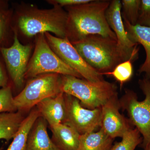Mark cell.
I'll return each mask as SVG.
<instances>
[{
    "instance_id": "obj_1",
    "label": "cell",
    "mask_w": 150,
    "mask_h": 150,
    "mask_svg": "<svg viewBox=\"0 0 150 150\" xmlns=\"http://www.w3.org/2000/svg\"><path fill=\"white\" fill-rule=\"evenodd\" d=\"M110 2L92 0L87 4L66 7L68 13L67 38L70 42L78 41L92 35L116 40L105 16Z\"/></svg>"
},
{
    "instance_id": "obj_2",
    "label": "cell",
    "mask_w": 150,
    "mask_h": 150,
    "mask_svg": "<svg viewBox=\"0 0 150 150\" xmlns=\"http://www.w3.org/2000/svg\"><path fill=\"white\" fill-rule=\"evenodd\" d=\"M71 43L83 60L103 76L123 62L114 39L92 35Z\"/></svg>"
},
{
    "instance_id": "obj_3",
    "label": "cell",
    "mask_w": 150,
    "mask_h": 150,
    "mask_svg": "<svg viewBox=\"0 0 150 150\" xmlns=\"http://www.w3.org/2000/svg\"><path fill=\"white\" fill-rule=\"evenodd\" d=\"M54 5V8L50 9H31L19 14L17 27L28 37L51 32L56 37L67 38L68 13L62 7Z\"/></svg>"
},
{
    "instance_id": "obj_4",
    "label": "cell",
    "mask_w": 150,
    "mask_h": 150,
    "mask_svg": "<svg viewBox=\"0 0 150 150\" xmlns=\"http://www.w3.org/2000/svg\"><path fill=\"white\" fill-rule=\"evenodd\" d=\"M61 88L62 92L74 97L82 106L89 109L101 107L118 95L114 83L105 80L92 82L68 75H61Z\"/></svg>"
},
{
    "instance_id": "obj_5",
    "label": "cell",
    "mask_w": 150,
    "mask_h": 150,
    "mask_svg": "<svg viewBox=\"0 0 150 150\" xmlns=\"http://www.w3.org/2000/svg\"><path fill=\"white\" fill-rule=\"evenodd\" d=\"M139 84L145 95L144 100L139 101L135 92L126 89L119 102L121 109L127 111L131 125L142 135L141 147L145 149L150 144V79H141Z\"/></svg>"
},
{
    "instance_id": "obj_6",
    "label": "cell",
    "mask_w": 150,
    "mask_h": 150,
    "mask_svg": "<svg viewBox=\"0 0 150 150\" xmlns=\"http://www.w3.org/2000/svg\"><path fill=\"white\" fill-rule=\"evenodd\" d=\"M31 79L23 90L14 97L17 111H29L43 100L62 92L61 75L43 74Z\"/></svg>"
},
{
    "instance_id": "obj_7",
    "label": "cell",
    "mask_w": 150,
    "mask_h": 150,
    "mask_svg": "<svg viewBox=\"0 0 150 150\" xmlns=\"http://www.w3.org/2000/svg\"><path fill=\"white\" fill-rule=\"evenodd\" d=\"M46 74L82 78L54 53L48 44L44 33H40L38 35L34 53L28 62L25 78H34Z\"/></svg>"
},
{
    "instance_id": "obj_8",
    "label": "cell",
    "mask_w": 150,
    "mask_h": 150,
    "mask_svg": "<svg viewBox=\"0 0 150 150\" xmlns=\"http://www.w3.org/2000/svg\"><path fill=\"white\" fill-rule=\"evenodd\" d=\"M44 34L54 53L83 79L92 82L104 80L103 75L93 69L83 60L67 38H60L49 33Z\"/></svg>"
},
{
    "instance_id": "obj_9",
    "label": "cell",
    "mask_w": 150,
    "mask_h": 150,
    "mask_svg": "<svg viewBox=\"0 0 150 150\" xmlns=\"http://www.w3.org/2000/svg\"><path fill=\"white\" fill-rule=\"evenodd\" d=\"M13 42L8 47H0L6 69L13 85L15 88L22 87L28 60L31 51L29 44L23 45L18 40V33L13 30Z\"/></svg>"
},
{
    "instance_id": "obj_10",
    "label": "cell",
    "mask_w": 150,
    "mask_h": 150,
    "mask_svg": "<svg viewBox=\"0 0 150 150\" xmlns=\"http://www.w3.org/2000/svg\"><path fill=\"white\" fill-rule=\"evenodd\" d=\"M64 97L66 115L63 123L72 127L80 135L100 128L101 107L87 109L82 106L74 97L65 93Z\"/></svg>"
},
{
    "instance_id": "obj_11",
    "label": "cell",
    "mask_w": 150,
    "mask_h": 150,
    "mask_svg": "<svg viewBox=\"0 0 150 150\" xmlns=\"http://www.w3.org/2000/svg\"><path fill=\"white\" fill-rule=\"evenodd\" d=\"M105 16L108 23L116 36L118 50L122 62H135L139 58V45L132 42L128 36L121 14V1H110Z\"/></svg>"
},
{
    "instance_id": "obj_12",
    "label": "cell",
    "mask_w": 150,
    "mask_h": 150,
    "mask_svg": "<svg viewBox=\"0 0 150 150\" xmlns=\"http://www.w3.org/2000/svg\"><path fill=\"white\" fill-rule=\"evenodd\" d=\"M121 108L118 95L110 98L101 107L100 129L113 139L116 137L121 138L132 128L129 119L119 112Z\"/></svg>"
},
{
    "instance_id": "obj_13",
    "label": "cell",
    "mask_w": 150,
    "mask_h": 150,
    "mask_svg": "<svg viewBox=\"0 0 150 150\" xmlns=\"http://www.w3.org/2000/svg\"><path fill=\"white\" fill-rule=\"evenodd\" d=\"M36 108L40 116L46 120L50 127L64 122L66 108L64 93L43 100L37 105Z\"/></svg>"
},
{
    "instance_id": "obj_14",
    "label": "cell",
    "mask_w": 150,
    "mask_h": 150,
    "mask_svg": "<svg viewBox=\"0 0 150 150\" xmlns=\"http://www.w3.org/2000/svg\"><path fill=\"white\" fill-rule=\"evenodd\" d=\"M123 19L129 39L138 45L141 44L146 52V59L139 68L138 73L144 74L145 77L150 79V27L138 24L132 25L125 19Z\"/></svg>"
},
{
    "instance_id": "obj_15",
    "label": "cell",
    "mask_w": 150,
    "mask_h": 150,
    "mask_svg": "<svg viewBox=\"0 0 150 150\" xmlns=\"http://www.w3.org/2000/svg\"><path fill=\"white\" fill-rule=\"evenodd\" d=\"M47 127L46 120L38 117L28 135L26 150H61L50 139Z\"/></svg>"
},
{
    "instance_id": "obj_16",
    "label": "cell",
    "mask_w": 150,
    "mask_h": 150,
    "mask_svg": "<svg viewBox=\"0 0 150 150\" xmlns=\"http://www.w3.org/2000/svg\"><path fill=\"white\" fill-rule=\"evenodd\" d=\"M52 139L61 150H78L81 135L76 130L64 123L50 127Z\"/></svg>"
},
{
    "instance_id": "obj_17",
    "label": "cell",
    "mask_w": 150,
    "mask_h": 150,
    "mask_svg": "<svg viewBox=\"0 0 150 150\" xmlns=\"http://www.w3.org/2000/svg\"><path fill=\"white\" fill-rule=\"evenodd\" d=\"M113 140L100 129L82 134L78 150H110Z\"/></svg>"
},
{
    "instance_id": "obj_18",
    "label": "cell",
    "mask_w": 150,
    "mask_h": 150,
    "mask_svg": "<svg viewBox=\"0 0 150 150\" xmlns=\"http://www.w3.org/2000/svg\"><path fill=\"white\" fill-rule=\"evenodd\" d=\"M40 116L37 108L30 110L26 117L22 122L13 140L6 150H26L28 135L35 121Z\"/></svg>"
},
{
    "instance_id": "obj_19",
    "label": "cell",
    "mask_w": 150,
    "mask_h": 150,
    "mask_svg": "<svg viewBox=\"0 0 150 150\" xmlns=\"http://www.w3.org/2000/svg\"><path fill=\"white\" fill-rule=\"evenodd\" d=\"M24 118L20 111L0 113V139H13Z\"/></svg>"
},
{
    "instance_id": "obj_20",
    "label": "cell",
    "mask_w": 150,
    "mask_h": 150,
    "mask_svg": "<svg viewBox=\"0 0 150 150\" xmlns=\"http://www.w3.org/2000/svg\"><path fill=\"white\" fill-rule=\"evenodd\" d=\"M121 138V142L115 143L110 150H134L143 141L142 135L135 128L129 129Z\"/></svg>"
},
{
    "instance_id": "obj_21",
    "label": "cell",
    "mask_w": 150,
    "mask_h": 150,
    "mask_svg": "<svg viewBox=\"0 0 150 150\" xmlns=\"http://www.w3.org/2000/svg\"><path fill=\"white\" fill-rule=\"evenodd\" d=\"M12 21L11 11H0V47H9L11 31L13 30Z\"/></svg>"
},
{
    "instance_id": "obj_22",
    "label": "cell",
    "mask_w": 150,
    "mask_h": 150,
    "mask_svg": "<svg viewBox=\"0 0 150 150\" xmlns=\"http://www.w3.org/2000/svg\"><path fill=\"white\" fill-rule=\"evenodd\" d=\"M133 74L134 69L132 62L130 61H126L118 64L112 71L103 75L112 76L120 83L121 87L124 83L131 79Z\"/></svg>"
},
{
    "instance_id": "obj_23",
    "label": "cell",
    "mask_w": 150,
    "mask_h": 150,
    "mask_svg": "<svg viewBox=\"0 0 150 150\" xmlns=\"http://www.w3.org/2000/svg\"><path fill=\"white\" fill-rule=\"evenodd\" d=\"M141 0H122L121 1L122 18L132 25L137 24L139 15Z\"/></svg>"
},
{
    "instance_id": "obj_24",
    "label": "cell",
    "mask_w": 150,
    "mask_h": 150,
    "mask_svg": "<svg viewBox=\"0 0 150 150\" xmlns=\"http://www.w3.org/2000/svg\"><path fill=\"white\" fill-rule=\"evenodd\" d=\"M17 111L11 85L0 88V113Z\"/></svg>"
},
{
    "instance_id": "obj_25",
    "label": "cell",
    "mask_w": 150,
    "mask_h": 150,
    "mask_svg": "<svg viewBox=\"0 0 150 150\" xmlns=\"http://www.w3.org/2000/svg\"><path fill=\"white\" fill-rule=\"evenodd\" d=\"M137 24L150 27V0H141L139 15Z\"/></svg>"
},
{
    "instance_id": "obj_26",
    "label": "cell",
    "mask_w": 150,
    "mask_h": 150,
    "mask_svg": "<svg viewBox=\"0 0 150 150\" xmlns=\"http://www.w3.org/2000/svg\"><path fill=\"white\" fill-rule=\"evenodd\" d=\"M92 1V0H55L49 1V2L58 5L62 7L63 6H71L87 4Z\"/></svg>"
},
{
    "instance_id": "obj_27",
    "label": "cell",
    "mask_w": 150,
    "mask_h": 150,
    "mask_svg": "<svg viewBox=\"0 0 150 150\" xmlns=\"http://www.w3.org/2000/svg\"><path fill=\"white\" fill-rule=\"evenodd\" d=\"M6 67L4 62L0 53V88L5 87L9 85L8 77L6 71Z\"/></svg>"
},
{
    "instance_id": "obj_28",
    "label": "cell",
    "mask_w": 150,
    "mask_h": 150,
    "mask_svg": "<svg viewBox=\"0 0 150 150\" xmlns=\"http://www.w3.org/2000/svg\"><path fill=\"white\" fill-rule=\"evenodd\" d=\"M8 10L7 2L0 0V11H6Z\"/></svg>"
},
{
    "instance_id": "obj_29",
    "label": "cell",
    "mask_w": 150,
    "mask_h": 150,
    "mask_svg": "<svg viewBox=\"0 0 150 150\" xmlns=\"http://www.w3.org/2000/svg\"><path fill=\"white\" fill-rule=\"evenodd\" d=\"M144 150H150V144Z\"/></svg>"
}]
</instances>
